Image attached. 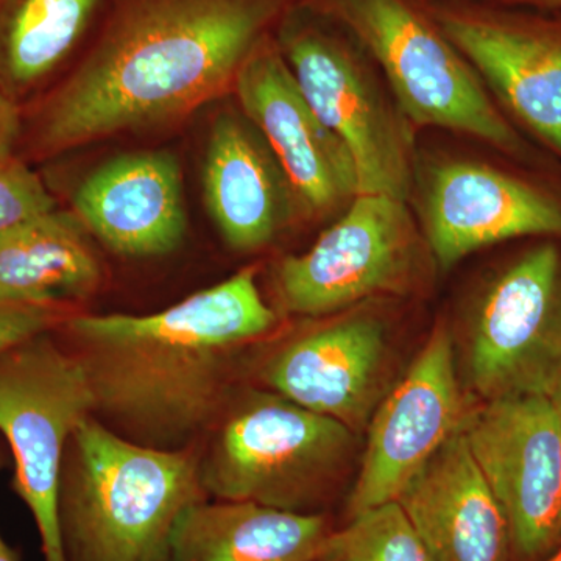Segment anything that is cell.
Instances as JSON below:
<instances>
[{"label":"cell","instance_id":"obj_1","mask_svg":"<svg viewBox=\"0 0 561 561\" xmlns=\"http://www.w3.org/2000/svg\"><path fill=\"white\" fill-rule=\"evenodd\" d=\"M300 0H106L79 61L25 105L18 157L184 119L232 91L262 38Z\"/></svg>","mask_w":561,"mask_h":561},{"label":"cell","instance_id":"obj_2","mask_svg":"<svg viewBox=\"0 0 561 561\" xmlns=\"http://www.w3.org/2000/svg\"><path fill=\"white\" fill-rule=\"evenodd\" d=\"M276 323L247 268L160 312L76 313L58 332L83 365L95 416L131 440L175 449L220 419L236 353Z\"/></svg>","mask_w":561,"mask_h":561},{"label":"cell","instance_id":"obj_3","mask_svg":"<svg viewBox=\"0 0 561 561\" xmlns=\"http://www.w3.org/2000/svg\"><path fill=\"white\" fill-rule=\"evenodd\" d=\"M195 443L162 449L98 416L80 424L62 463L60 526L69 561H171L181 516L208 500Z\"/></svg>","mask_w":561,"mask_h":561},{"label":"cell","instance_id":"obj_4","mask_svg":"<svg viewBox=\"0 0 561 561\" xmlns=\"http://www.w3.org/2000/svg\"><path fill=\"white\" fill-rule=\"evenodd\" d=\"M227 412L202 456L208 496L313 513L353 451V431L275 391H251Z\"/></svg>","mask_w":561,"mask_h":561},{"label":"cell","instance_id":"obj_5","mask_svg":"<svg viewBox=\"0 0 561 561\" xmlns=\"http://www.w3.org/2000/svg\"><path fill=\"white\" fill-rule=\"evenodd\" d=\"M301 2L341 25L375 58L405 119L465 133L511 153L522 149L479 73L411 0Z\"/></svg>","mask_w":561,"mask_h":561},{"label":"cell","instance_id":"obj_6","mask_svg":"<svg viewBox=\"0 0 561 561\" xmlns=\"http://www.w3.org/2000/svg\"><path fill=\"white\" fill-rule=\"evenodd\" d=\"M91 416V383L58 331L0 353V437L13 460V489L38 529L44 561H69L58 508L62 463L73 434Z\"/></svg>","mask_w":561,"mask_h":561},{"label":"cell","instance_id":"obj_7","mask_svg":"<svg viewBox=\"0 0 561 561\" xmlns=\"http://www.w3.org/2000/svg\"><path fill=\"white\" fill-rule=\"evenodd\" d=\"M275 39L309 105L353 157L357 195L408 202L411 140L353 44L301 0L280 18Z\"/></svg>","mask_w":561,"mask_h":561},{"label":"cell","instance_id":"obj_8","mask_svg":"<svg viewBox=\"0 0 561 561\" xmlns=\"http://www.w3.org/2000/svg\"><path fill=\"white\" fill-rule=\"evenodd\" d=\"M419 234L405 202L357 195L311 250L280 261L275 290L284 311L323 317L409 286Z\"/></svg>","mask_w":561,"mask_h":561},{"label":"cell","instance_id":"obj_9","mask_svg":"<svg viewBox=\"0 0 561 561\" xmlns=\"http://www.w3.org/2000/svg\"><path fill=\"white\" fill-rule=\"evenodd\" d=\"M468 378L482 401L548 397L561 378V254L552 243L527 251L483 295Z\"/></svg>","mask_w":561,"mask_h":561},{"label":"cell","instance_id":"obj_10","mask_svg":"<svg viewBox=\"0 0 561 561\" xmlns=\"http://www.w3.org/2000/svg\"><path fill=\"white\" fill-rule=\"evenodd\" d=\"M461 430L511 529L512 551L537 560L561 545V426L546 394L483 401Z\"/></svg>","mask_w":561,"mask_h":561},{"label":"cell","instance_id":"obj_11","mask_svg":"<svg viewBox=\"0 0 561 561\" xmlns=\"http://www.w3.org/2000/svg\"><path fill=\"white\" fill-rule=\"evenodd\" d=\"M463 416L453 337L440 324L373 413L364 460L350 496V518L397 501L413 476L459 430Z\"/></svg>","mask_w":561,"mask_h":561},{"label":"cell","instance_id":"obj_12","mask_svg":"<svg viewBox=\"0 0 561 561\" xmlns=\"http://www.w3.org/2000/svg\"><path fill=\"white\" fill-rule=\"evenodd\" d=\"M232 91L243 116L271 147L302 208L327 216L357 197L353 157L309 105L275 32L250 51Z\"/></svg>","mask_w":561,"mask_h":561},{"label":"cell","instance_id":"obj_13","mask_svg":"<svg viewBox=\"0 0 561 561\" xmlns=\"http://www.w3.org/2000/svg\"><path fill=\"white\" fill-rule=\"evenodd\" d=\"M427 245L442 271L468 254L524 236H561V205L478 162H443L423 194Z\"/></svg>","mask_w":561,"mask_h":561},{"label":"cell","instance_id":"obj_14","mask_svg":"<svg viewBox=\"0 0 561 561\" xmlns=\"http://www.w3.org/2000/svg\"><path fill=\"white\" fill-rule=\"evenodd\" d=\"M72 206L87 230L121 256H164L186 236L180 162L171 151L103 162L73 191Z\"/></svg>","mask_w":561,"mask_h":561},{"label":"cell","instance_id":"obj_15","mask_svg":"<svg viewBox=\"0 0 561 561\" xmlns=\"http://www.w3.org/2000/svg\"><path fill=\"white\" fill-rule=\"evenodd\" d=\"M386 354L381 321L356 316L294 339L273 354L261 378L280 397L354 431L370 419Z\"/></svg>","mask_w":561,"mask_h":561},{"label":"cell","instance_id":"obj_16","mask_svg":"<svg viewBox=\"0 0 561 561\" xmlns=\"http://www.w3.org/2000/svg\"><path fill=\"white\" fill-rule=\"evenodd\" d=\"M397 502L434 561H507L512 551L507 518L461 424Z\"/></svg>","mask_w":561,"mask_h":561},{"label":"cell","instance_id":"obj_17","mask_svg":"<svg viewBox=\"0 0 561 561\" xmlns=\"http://www.w3.org/2000/svg\"><path fill=\"white\" fill-rule=\"evenodd\" d=\"M435 22L505 105L561 153V36L467 7H445Z\"/></svg>","mask_w":561,"mask_h":561},{"label":"cell","instance_id":"obj_18","mask_svg":"<svg viewBox=\"0 0 561 561\" xmlns=\"http://www.w3.org/2000/svg\"><path fill=\"white\" fill-rule=\"evenodd\" d=\"M203 191L217 230L238 253H253L268 245L297 202L271 147L238 113L220 114L214 122Z\"/></svg>","mask_w":561,"mask_h":561},{"label":"cell","instance_id":"obj_19","mask_svg":"<svg viewBox=\"0 0 561 561\" xmlns=\"http://www.w3.org/2000/svg\"><path fill=\"white\" fill-rule=\"evenodd\" d=\"M330 531L319 513L206 500L181 516L171 561H317Z\"/></svg>","mask_w":561,"mask_h":561},{"label":"cell","instance_id":"obj_20","mask_svg":"<svg viewBox=\"0 0 561 561\" xmlns=\"http://www.w3.org/2000/svg\"><path fill=\"white\" fill-rule=\"evenodd\" d=\"M91 232L58 208L0 236V301L69 305L87 300L103 278Z\"/></svg>","mask_w":561,"mask_h":561},{"label":"cell","instance_id":"obj_21","mask_svg":"<svg viewBox=\"0 0 561 561\" xmlns=\"http://www.w3.org/2000/svg\"><path fill=\"white\" fill-rule=\"evenodd\" d=\"M106 0H0V90L22 108L60 77Z\"/></svg>","mask_w":561,"mask_h":561},{"label":"cell","instance_id":"obj_22","mask_svg":"<svg viewBox=\"0 0 561 561\" xmlns=\"http://www.w3.org/2000/svg\"><path fill=\"white\" fill-rule=\"evenodd\" d=\"M317 561H434L397 501L351 516L330 531Z\"/></svg>","mask_w":561,"mask_h":561},{"label":"cell","instance_id":"obj_23","mask_svg":"<svg viewBox=\"0 0 561 561\" xmlns=\"http://www.w3.org/2000/svg\"><path fill=\"white\" fill-rule=\"evenodd\" d=\"M55 208L54 192L32 164L20 157L0 161V236Z\"/></svg>","mask_w":561,"mask_h":561},{"label":"cell","instance_id":"obj_24","mask_svg":"<svg viewBox=\"0 0 561 561\" xmlns=\"http://www.w3.org/2000/svg\"><path fill=\"white\" fill-rule=\"evenodd\" d=\"M76 313L69 305L0 301V353L33 335L60 330Z\"/></svg>","mask_w":561,"mask_h":561},{"label":"cell","instance_id":"obj_25","mask_svg":"<svg viewBox=\"0 0 561 561\" xmlns=\"http://www.w3.org/2000/svg\"><path fill=\"white\" fill-rule=\"evenodd\" d=\"M24 130V110L0 90V161L18 157Z\"/></svg>","mask_w":561,"mask_h":561},{"label":"cell","instance_id":"obj_26","mask_svg":"<svg viewBox=\"0 0 561 561\" xmlns=\"http://www.w3.org/2000/svg\"><path fill=\"white\" fill-rule=\"evenodd\" d=\"M9 459V448H7L5 442L0 437V472L5 470ZM0 561H20V556H18L16 551L5 541L2 534H0Z\"/></svg>","mask_w":561,"mask_h":561},{"label":"cell","instance_id":"obj_27","mask_svg":"<svg viewBox=\"0 0 561 561\" xmlns=\"http://www.w3.org/2000/svg\"><path fill=\"white\" fill-rule=\"evenodd\" d=\"M549 401L552 402L553 409H556L557 416H559L561 426V378L559 381L553 383L551 391L548 393Z\"/></svg>","mask_w":561,"mask_h":561},{"label":"cell","instance_id":"obj_28","mask_svg":"<svg viewBox=\"0 0 561 561\" xmlns=\"http://www.w3.org/2000/svg\"><path fill=\"white\" fill-rule=\"evenodd\" d=\"M512 3H529V5L548 7V9H561V0H504Z\"/></svg>","mask_w":561,"mask_h":561},{"label":"cell","instance_id":"obj_29","mask_svg":"<svg viewBox=\"0 0 561 561\" xmlns=\"http://www.w3.org/2000/svg\"><path fill=\"white\" fill-rule=\"evenodd\" d=\"M546 561H561V545H560L559 551H557L556 553H552V556L549 557V559Z\"/></svg>","mask_w":561,"mask_h":561}]
</instances>
